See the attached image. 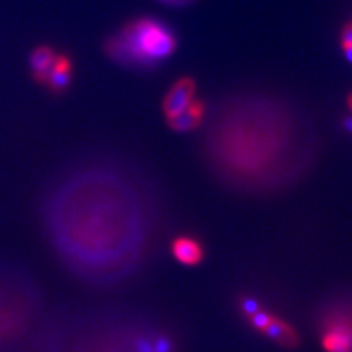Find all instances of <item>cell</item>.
Segmentation results:
<instances>
[{"instance_id": "cell-15", "label": "cell", "mask_w": 352, "mask_h": 352, "mask_svg": "<svg viewBox=\"0 0 352 352\" xmlns=\"http://www.w3.org/2000/svg\"><path fill=\"white\" fill-rule=\"evenodd\" d=\"M349 24H351V27H352V22H349Z\"/></svg>"}, {"instance_id": "cell-1", "label": "cell", "mask_w": 352, "mask_h": 352, "mask_svg": "<svg viewBox=\"0 0 352 352\" xmlns=\"http://www.w3.org/2000/svg\"><path fill=\"white\" fill-rule=\"evenodd\" d=\"M159 198L142 175L96 160L54 179L41 222L60 260L93 280H118L146 258L159 225Z\"/></svg>"}, {"instance_id": "cell-10", "label": "cell", "mask_w": 352, "mask_h": 352, "mask_svg": "<svg viewBox=\"0 0 352 352\" xmlns=\"http://www.w3.org/2000/svg\"><path fill=\"white\" fill-rule=\"evenodd\" d=\"M172 254L179 263L185 266H197L204 257L203 245L192 236L181 235L172 241Z\"/></svg>"}, {"instance_id": "cell-2", "label": "cell", "mask_w": 352, "mask_h": 352, "mask_svg": "<svg viewBox=\"0 0 352 352\" xmlns=\"http://www.w3.org/2000/svg\"><path fill=\"white\" fill-rule=\"evenodd\" d=\"M201 153L228 188L269 194L295 184L317 154V131L305 110L276 94L238 91L206 115Z\"/></svg>"}, {"instance_id": "cell-14", "label": "cell", "mask_w": 352, "mask_h": 352, "mask_svg": "<svg viewBox=\"0 0 352 352\" xmlns=\"http://www.w3.org/2000/svg\"><path fill=\"white\" fill-rule=\"evenodd\" d=\"M348 106H349L351 112H352V93H349V96H348Z\"/></svg>"}, {"instance_id": "cell-12", "label": "cell", "mask_w": 352, "mask_h": 352, "mask_svg": "<svg viewBox=\"0 0 352 352\" xmlns=\"http://www.w3.org/2000/svg\"><path fill=\"white\" fill-rule=\"evenodd\" d=\"M342 49H344V53H345V58L352 63V44H349V46L342 47Z\"/></svg>"}, {"instance_id": "cell-3", "label": "cell", "mask_w": 352, "mask_h": 352, "mask_svg": "<svg viewBox=\"0 0 352 352\" xmlns=\"http://www.w3.org/2000/svg\"><path fill=\"white\" fill-rule=\"evenodd\" d=\"M178 37L173 28L156 16H137L107 36L106 56L132 71H150L173 56Z\"/></svg>"}, {"instance_id": "cell-6", "label": "cell", "mask_w": 352, "mask_h": 352, "mask_svg": "<svg viewBox=\"0 0 352 352\" xmlns=\"http://www.w3.org/2000/svg\"><path fill=\"white\" fill-rule=\"evenodd\" d=\"M195 91L197 84L191 76H182L178 81H175L163 97V115L166 116V119H170L184 112L195 98Z\"/></svg>"}, {"instance_id": "cell-4", "label": "cell", "mask_w": 352, "mask_h": 352, "mask_svg": "<svg viewBox=\"0 0 352 352\" xmlns=\"http://www.w3.org/2000/svg\"><path fill=\"white\" fill-rule=\"evenodd\" d=\"M318 326L326 352H352V301L342 300L327 307Z\"/></svg>"}, {"instance_id": "cell-11", "label": "cell", "mask_w": 352, "mask_h": 352, "mask_svg": "<svg viewBox=\"0 0 352 352\" xmlns=\"http://www.w3.org/2000/svg\"><path fill=\"white\" fill-rule=\"evenodd\" d=\"M159 2H162V3H166V5H170V6H181V5L188 3L190 0H159Z\"/></svg>"}, {"instance_id": "cell-9", "label": "cell", "mask_w": 352, "mask_h": 352, "mask_svg": "<svg viewBox=\"0 0 352 352\" xmlns=\"http://www.w3.org/2000/svg\"><path fill=\"white\" fill-rule=\"evenodd\" d=\"M206 115V104L201 100H198V98H194L192 103L186 107L184 112L168 119V125L170 129L176 132H190L203 125Z\"/></svg>"}, {"instance_id": "cell-5", "label": "cell", "mask_w": 352, "mask_h": 352, "mask_svg": "<svg viewBox=\"0 0 352 352\" xmlns=\"http://www.w3.org/2000/svg\"><path fill=\"white\" fill-rule=\"evenodd\" d=\"M241 310L248 318L252 327L257 329L260 333L266 335L269 339L274 340L279 345L285 348H295L300 344V338L296 335L295 329L285 320H282V318L263 310L257 301L247 296V298L241 301Z\"/></svg>"}, {"instance_id": "cell-13", "label": "cell", "mask_w": 352, "mask_h": 352, "mask_svg": "<svg viewBox=\"0 0 352 352\" xmlns=\"http://www.w3.org/2000/svg\"><path fill=\"white\" fill-rule=\"evenodd\" d=\"M344 125H345V129H346V131H349L351 134H352V116H349V118H346V119H345Z\"/></svg>"}, {"instance_id": "cell-7", "label": "cell", "mask_w": 352, "mask_h": 352, "mask_svg": "<svg viewBox=\"0 0 352 352\" xmlns=\"http://www.w3.org/2000/svg\"><path fill=\"white\" fill-rule=\"evenodd\" d=\"M74 60L68 53H59L54 58L52 69L47 75L46 87L54 96H62L68 90L72 82Z\"/></svg>"}, {"instance_id": "cell-8", "label": "cell", "mask_w": 352, "mask_h": 352, "mask_svg": "<svg viewBox=\"0 0 352 352\" xmlns=\"http://www.w3.org/2000/svg\"><path fill=\"white\" fill-rule=\"evenodd\" d=\"M56 52L49 44H40V46L32 49L28 58V66L32 80L40 85H46L47 75L52 69Z\"/></svg>"}]
</instances>
